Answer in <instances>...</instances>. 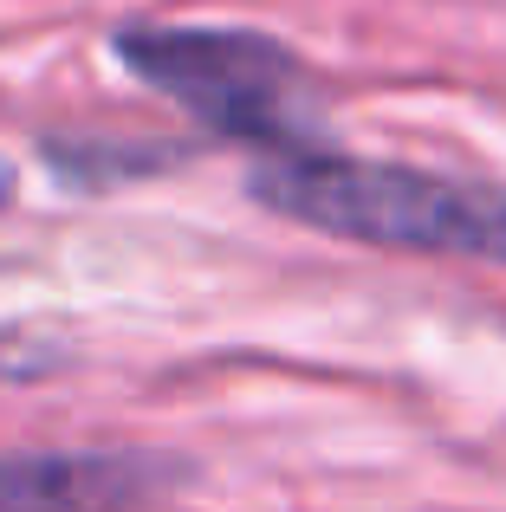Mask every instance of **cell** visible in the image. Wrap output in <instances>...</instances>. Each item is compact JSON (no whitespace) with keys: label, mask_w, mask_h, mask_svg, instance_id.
Returning a JSON list of instances; mask_svg holds the SVG:
<instances>
[{"label":"cell","mask_w":506,"mask_h":512,"mask_svg":"<svg viewBox=\"0 0 506 512\" xmlns=\"http://www.w3.org/2000/svg\"><path fill=\"white\" fill-rule=\"evenodd\" d=\"M189 487V461L150 448L0 454V512H143Z\"/></svg>","instance_id":"3"},{"label":"cell","mask_w":506,"mask_h":512,"mask_svg":"<svg viewBox=\"0 0 506 512\" xmlns=\"http://www.w3.org/2000/svg\"><path fill=\"white\" fill-rule=\"evenodd\" d=\"M111 52L130 78H143L163 98H176L195 124L228 137V143L273 150V156L331 150L318 78L273 33L137 20V26H117L111 33Z\"/></svg>","instance_id":"2"},{"label":"cell","mask_w":506,"mask_h":512,"mask_svg":"<svg viewBox=\"0 0 506 512\" xmlns=\"http://www.w3.org/2000/svg\"><path fill=\"white\" fill-rule=\"evenodd\" d=\"M46 163L72 188H104V182H117V175H150L163 156H143V143H85V150L46 143Z\"/></svg>","instance_id":"4"},{"label":"cell","mask_w":506,"mask_h":512,"mask_svg":"<svg viewBox=\"0 0 506 512\" xmlns=\"http://www.w3.org/2000/svg\"><path fill=\"white\" fill-rule=\"evenodd\" d=\"M247 195L279 221H299L331 240L506 266V188L500 182L305 150V156H266L247 175Z\"/></svg>","instance_id":"1"},{"label":"cell","mask_w":506,"mask_h":512,"mask_svg":"<svg viewBox=\"0 0 506 512\" xmlns=\"http://www.w3.org/2000/svg\"><path fill=\"white\" fill-rule=\"evenodd\" d=\"M13 188H20V175H13V163H7V156H0V208H7V201H13Z\"/></svg>","instance_id":"6"},{"label":"cell","mask_w":506,"mask_h":512,"mask_svg":"<svg viewBox=\"0 0 506 512\" xmlns=\"http://www.w3.org/2000/svg\"><path fill=\"white\" fill-rule=\"evenodd\" d=\"M72 370V344L46 338L33 325H0V389L13 383H46V376Z\"/></svg>","instance_id":"5"}]
</instances>
